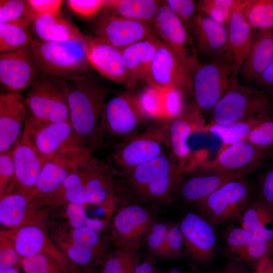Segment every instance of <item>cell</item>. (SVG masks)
Returning <instances> with one entry per match:
<instances>
[{
	"mask_svg": "<svg viewBox=\"0 0 273 273\" xmlns=\"http://www.w3.org/2000/svg\"><path fill=\"white\" fill-rule=\"evenodd\" d=\"M112 173L106 164L92 156L45 199L56 208L69 203L109 205L114 201L117 189Z\"/></svg>",
	"mask_w": 273,
	"mask_h": 273,
	"instance_id": "6da1fadb",
	"label": "cell"
},
{
	"mask_svg": "<svg viewBox=\"0 0 273 273\" xmlns=\"http://www.w3.org/2000/svg\"><path fill=\"white\" fill-rule=\"evenodd\" d=\"M239 73L230 50L215 58L199 60L193 69L188 90V110L203 115L210 112L219 100L238 83Z\"/></svg>",
	"mask_w": 273,
	"mask_h": 273,
	"instance_id": "7a4b0ae2",
	"label": "cell"
},
{
	"mask_svg": "<svg viewBox=\"0 0 273 273\" xmlns=\"http://www.w3.org/2000/svg\"><path fill=\"white\" fill-rule=\"evenodd\" d=\"M67 81L69 120L77 134L92 152L100 148L104 143L100 123L107 92L89 75Z\"/></svg>",
	"mask_w": 273,
	"mask_h": 273,
	"instance_id": "3957f363",
	"label": "cell"
},
{
	"mask_svg": "<svg viewBox=\"0 0 273 273\" xmlns=\"http://www.w3.org/2000/svg\"><path fill=\"white\" fill-rule=\"evenodd\" d=\"M184 173L170 151L122 175L134 197L144 202L164 203L171 201Z\"/></svg>",
	"mask_w": 273,
	"mask_h": 273,
	"instance_id": "277c9868",
	"label": "cell"
},
{
	"mask_svg": "<svg viewBox=\"0 0 273 273\" xmlns=\"http://www.w3.org/2000/svg\"><path fill=\"white\" fill-rule=\"evenodd\" d=\"M84 35L80 38L47 41L31 35L29 47L42 74L73 80L88 76Z\"/></svg>",
	"mask_w": 273,
	"mask_h": 273,
	"instance_id": "5b68a950",
	"label": "cell"
},
{
	"mask_svg": "<svg viewBox=\"0 0 273 273\" xmlns=\"http://www.w3.org/2000/svg\"><path fill=\"white\" fill-rule=\"evenodd\" d=\"M47 230L58 249L83 269L95 268L110 251L109 240L102 233L89 229L71 227L65 220H54Z\"/></svg>",
	"mask_w": 273,
	"mask_h": 273,
	"instance_id": "8992f818",
	"label": "cell"
},
{
	"mask_svg": "<svg viewBox=\"0 0 273 273\" xmlns=\"http://www.w3.org/2000/svg\"><path fill=\"white\" fill-rule=\"evenodd\" d=\"M25 124L42 125L69 120L68 87L66 79L42 74L26 93Z\"/></svg>",
	"mask_w": 273,
	"mask_h": 273,
	"instance_id": "52a82bcc",
	"label": "cell"
},
{
	"mask_svg": "<svg viewBox=\"0 0 273 273\" xmlns=\"http://www.w3.org/2000/svg\"><path fill=\"white\" fill-rule=\"evenodd\" d=\"M268 91L238 83L210 112L208 124L227 125L256 117L273 116Z\"/></svg>",
	"mask_w": 273,
	"mask_h": 273,
	"instance_id": "ba28073f",
	"label": "cell"
},
{
	"mask_svg": "<svg viewBox=\"0 0 273 273\" xmlns=\"http://www.w3.org/2000/svg\"><path fill=\"white\" fill-rule=\"evenodd\" d=\"M168 121L160 118L150 123L142 132L122 142L111 156L121 174L167 152Z\"/></svg>",
	"mask_w": 273,
	"mask_h": 273,
	"instance_id": "9c48e42d",
	"label": "cell"
},
{
	"mask_svg": "<svg viewBox=\"0 0 273 273\" xmlns=\"http://www.w3.org/2000/svg\"><path fill=\"white\" fill-rule=\"evenodd\" d=\"M250 184L242 177L232 180L196 203L202 216L212 225L242 216L251 201Z\"/></svg>",
	"mask_w": 273,
	"mask_h": 273,
	"instance_id": "30bf717a",
	"label": "cell"
},
{
	"mask_svg": "<svg viewBox=\"0 0 273 273\" xmlns=\"http://www.w3.org/2000/svg\"><path fill=\"white\" fill-rule=\"evenodd\" d=\"M147 118L139 95L120 94L106 102L102 113L101 129L104 138L124 142L137 134Z\"/></svg>",
	"mask_w": 273,
	"mask_h": 273,
	"instance_id": "8fae6325",
	"label": "cell"
},
{
	"mask_svg": "<svg viewBox=\"0 0 273 273\" xmlns=\"http://www.w3.org/2000/svg\"><path fill=\"white\" fill-rule=\"evenodd\" d=\"M56 208L31 192H12L0 197V222L8 229L37 225L48 227L55 220Z\"/></svg>",
	"mask_w": 273,
	"mask_h": 273,
	"instance_id": "7c38bea8",
	"label": "cell"
},
{
	"mask_svg": "<svg viewBox=\"0 0 273 273\" xmlns=\"http://www.w3.org/2000/svg\"><path fill=\"white\" fill-rule=\"evenodd\" d=\"M152 24L159 39L192 74L199 61L192 38L184 24L164 2Z\"/></svg>",
	"mask_w": 273,
	"mask_h": 273,
	"instance_id": "4fadbf2b",
	"label": "cell"
},
{
	"mask_svg": "<svg viewBox=\"0 0 273 273\" xmlns=\"http://www.w3.org/2000/svg\"><path fill=\"white\" fill-rule=\"evenodd\" d=\"M92 156L90 150L83 147L63 151L48 160L31 192L34 199L44 198L56 191Z\"/></svg>",
	"mask_w": 273,
	"mask_h": 273,
	"instance_id": "5bb4252c",
	"label": "cell"
},
{
	"mask_svg": "<svg viewBox=\"0 0 273 273\" xmlns=\"http://www.w3.org/2000/svg\"><path fill=\"white\" fill-rule=\"evenodd\" d=\"M95 36L119 49L156 35L151 24L106 13L94 22Z\"/></svg>",
	"mask_w": 273,
	"mask_h": 273,
	"instance_id": "9a60e30c",
	"label": "cell"
},
{
	"mask_svg": "<svg viewBox=\"0 0 273 273\" xmlns=\"http://www.w3.org/2000/svg\"><path fill=\"white\" fill-rule=\"evenodd\" d=\"M261 165L231 171H209L193 167L185 172L176 193L185 201L197 203L226 183L246 176Z\"/></svg>",
	"mask_w": 273,
	"mask_h": 273,
	"instance_id": "2e32d148",
	"label": "cell"
},
{
	"mask_svg": "<svg viewBox=\"0 0 273 273\" xmlns=\"http://www.w3.org/2000/svg\"><path fill=\"white\" fill-rule=\"evenodd\" d=\"M24 130L29 136L45 163L63 151L87 148L75 131L69 120L42 125H30L25 124Z\"/></svg>",
	"mask_w": 273,
	"mask_h": 273,
	"instance_id": "e0dca14e",
	"label": "cell"
},
{
	"mask_svg": "<svg viewBox=\"0 0 273 273\" xmlns=\"http://www.w3.org/2000/svg\"><path fill=\"white\" fill-rule=\"evenodd\" d=\"M191 73L160 40L146 80L149 86L161 90L175 88L185 95Z\"/></svg>",
	"mask_w": 273,
	"mask_h": 273,
	"instance_id": "ac0fdd59",
	"label": "cell"
},
{
	"mask_svg": "<svg viewBox=\"0 0 273 273\" xmlns=\"http://www.w3.org/2000/svg\"><path fill=\"white\" fill-rule=\"evenodd\" d=\"M42 74L29 46L1 53V83L10 91L29 87Z\"/></svg>",
	"mask_w": 273,
	"mask_h": 273,
	"instance_id": "d6986e66",
	"label": "cell"
},
{
	"mask_svg": "<svg viewBox=\"0 0 273 273\" xmlns=\"http://www.w3.org/2000/svg\"><path fill=\"white\" fill-rule=\"evenodd\" d=\"M13 157L14 177L6 194L29 193L35 187L45 162L24 130L13 148Z\"/></svg>",
	"mask_w": 273,
	"mask_h": 273,
	"instance_id": "ffe728a7",
	"label": "cell"
},
{
	"mask_svg": "<svg viewBox=\"0 0 273 273\" xmlns=\"http://www.w3.org/2000/svg\"><path fill=\"white\" fill-rule=\"evenodd\" d=\"M272 152V149L261 148L244 140L221 148L213 160H203L193 167L215 171L237 170L253 165L263 164Z\"/></svg>",
	"mask_w": 273,
	"mask_h": 273,
	"instance_id": "44dd1931",
	"label": "cell"
},
{
	"mask_svg": "<svg viewBox=\"0 0 273 273\" xmlns=\"http://www.w3.org/2000/svg\"><path fill=\"white\" fill-rule=\"evenodd\" d=\"M87 57L94 68L106 78L128 87L133 86L120 49L93 36L84 35Z\"/></svg>",
	"mask_w": 273,
	"mask_h": 273,
	"instance_id": "7402d4cb",
	"label": "cell"
},
{
	"mask_svg": "<svg viewBox=\"0 0 273 273\" xmlns=\"http://www.w3.org/2000/svg\"><path fill=\"white\" fill-rule=\"evenodd\" d=\"M213 226L204 217L192 212H188L180 222L184 245L198 262H208L214 256L216 237Z\"/></svg>",
	"mask_w": 273,
	"mask_h": 273,
	"instance_id": "603a6c76",
	"label": "cell"
},
{
	"mask_svg": "<svg viewBox=\"0 0 273 273\" xmlns=\"http://www.w3.org/2000/svg\"><path fill=\"white\" fill-rule=\"evenodd\" d=\"M197 55L204 61L210 60L222 53L228 46L226 24L218 23L197 13L189 29Z\"/></svg>",
	"mask_w": 273,
	"mask_h": 273,
	"instance_id": "cb8c5ba5",
	"label": "cell"
},
{
	"mask_svg": "<svg viewBox=\"0 0 273 273\" xmlns=\"http://www.w3.org/2000/svg\"><path fill=\"white\" fill-rule=\"evenodd\" d=\"M27 115L25 100L18 92L0 96V153L12 149L22 133Z\"/></svg>",
	"mask_w": 273,
	"mask_h": 273,
	"instance_id": "d4e9b609",
	"label": "cell"
},
{
	"mask_svg": "<svg viewBox=\"0 0 273 273\" xmlns=\"http://www.w3.org/2000/svg\"><path fill=\"white\" fill-rule=\"evenodd\" d=\"M168 136L170 151L185 173L190 166L191 151L188 140L195 131L205 125L203 115L188 109L168 119Z\"/></svg>",
	"mask_w": 273,
	"mask_h": 273,
	"instance_id": "484cf974",
	"label": "cell"
},
{
	"mask_svg": "<svg viewBox=\"0 0 273 273\" xmlns=\"http://www.w3.org/2000/svg\"><path fill=\"white\" fill-rule=\"evenodd\" d=\"M148 211L138 204L126 206L113 217L111 224V240L116 247L141 243L151 224Z\"/></svg>",
	"mask_w": 273,
	"mask_h": 273,
	"instance_id": "4316f807",
	"label": "cell"
},
{
	"mask_svg": "<svg viewBox=\"0 0 273 273\" xmlns=\"http://www.w3.org/2000/svg\"><path fill=\"white\" fill-rule=\"evenodd\" d=\"M3 232L11 240L22 258L46 254L64 263L68 261L66 256L51 239L46 226L30 225Z\"/></svg>",
	"mask_w": 273,
	"mask_h": 273,
	"instance_id": "83f0119b",
	"label": "cell"
},
{
	"mask_svg": "<svg viewBox=\"0 0 273 273\" xmlns=\"http://www.w3.org/2000/svg\"><path fill=\"white\" fill-rule=\"evenodd\" d=\"M225 24L228 35V47L239 75L256 32L243 15L242 1L233 0L228 10Z\"/></svg>",
	"mask_w": 273,
	"mask_h": 273,
	"instance_id": "f1b7e54d",
	"label": "cell"
},
{
	"mask_svg": "<svg viewBox=\"0 0 273 273\" xmlns=\"http://www.w3.org/2000/svg\"><path fill=\"white\" fill-rule=\"evenodd\" d=\"M273 63V28L256 31L239 75L245 81L259 77Z\"/></svg>",
	"mask_w": 273,
	"mask_h": 273,
	"instance_id": "f546056e",
	"label": "cell"
},
{
	"mask_svg": "<svg viewBox=\"0 0 273 273\" xmlns=\"http://www.w3.org/2000/svg\"><path fill=\"white\" fill-rule=\"evenodd\" d=\"M159 41L156 34L120 49L133 86L138 81H146Z\"/></svg>",
	"mask_w": 273,
	"mask_h": 273,
	"instance_id": "4dcf8cb0",
	"label": "cell"
},
{
	"mask_svg": "<svg viewBox=\"0 0 273 273\" xmlns=\"http://www.w3.org/2000/svg\"><path fill=\"white\" fill-rule=\"evenodd\" d=\"M31 33L43 41H55L74 39L83 36L77 27L59 13L38 15L30 27Z\"/></svg>",
	"mask_w": 273,
	"mask_h": 273,
	"instance_id": "1f68e13d",
	"label": "cell"
},
{
	"mask_svg": "<svg viewBox=\"0 0 273 273\" xmlns=\"http://www.w3.org/2000/svg\"><path fill=\"white\" fill-rule=\"evenodd\" d=\"M241 217V227L273 244L272 208L259 201L252 202Z\"/></svg>",
	"mask_w": 273,
	"mask_h": 273,
	"instance_id": "d6a6232c",
	"label": "cell"
},
{
	"mask_svg": "<svg viewBox=\"0 0 273 273\" xmlns=\"http://www.w3.org/2000/svg\"><path fill=\"white\" fill-rule=\"evenodd\" d=\"M162 2L155 0H105L103 9L130 19L152 23Z\"/></svg>",
	"mask_w": 273,
	"mask_h": 273,
	"instance_id": "836d02e7",
	"label": "cell"
},
{
	"mask_svg": "<svg viewBox=\"0 0 273 273\" xmlns=\"http://www.w3.org/2000/svg\"><path fill=\"white\" fill-rule=\"evenodd\" d=\"M141 243L123 245L110 251L99 266V273H134L140 262Z\"/></svg>",
	"mask_w": 273,
	"mask_h": 273,
	"instance_id": "e575fe53",
	"label": "cell"
},
{
	"mask_svg": "<svg viewBox=\"0 0 273 273\" xmlns=\"http://www.w3.org/2000/svg\"><path fill=\"white\" fill-rule=\"evenodd\" d=\"M32 20L25 16L13 22L0 23V52H7L28 47Z\"/></svg>",
	"mask_w": 273,
	"mask_h": 273,
	"instance_id": "d590c367",
	"label": "cell"
},
{
	"mask_svg": "<svg viewBox=\"0 0 273 273\" xmlns=\"http://www.w3.org/2000/svg\"><path fill=\"white\" fill-rule=\"evenodd\" d=\"M272 116L253 118L227 125L207 124L201 131L217 136L224 148L240 141L246 140L252 129L264 119Z\"/></svg>",
	"mask_w": 273,
	"mask_h": 273,
	"instance_id": "8d00e7d4",
	"label": "cell"
},
{
	"mask_svg": "<svg viewBox=\"0 0 273 273\" xmlns=\"http://www.w3.org/2000/svg\"><path fill=\"white\" fill-rule=\"evenodd\" d=\"M242 11L254 29L273 28V0L242 1Z\"/></svg>",
	"mask_w": 273,
	"mask_h": 273,
	"instance_id": "74e56055",
	"label": "cell"
},
{
	"mask_svg": "<svg viewBox=\"0 0 273 273\" xmlns=\"http://www.w3.org/2000/svg\"><path fill=\"white\" fill-rule=\"evenodd\" d=\"M86 204L67 203L63 206L62 217L72 228H87L102 233L107 226V220L91 218L85 211Z\"/></svg>",
	"mask_w": 273,
	"mask_h": 273,
	"instance_id": "f35d334b",
	"label": "cell"
},
{
	"mask_svg": "<svg viewBox=\"0 0 273 273\" xmlns=\"http://www.w3.org/2000/svg\"><path fill=\"white\" fill-rule=\"evenodd\" d=\"M20 266L24 273H68L67 263L46 254L23 258Z\"/></svg>",
	"mask_w": 273,
	"mask_h": 273,
	"instance_id": "ab89813d",
	"label": "cell"
},
{
	"mask_svg": "<svg viewBox=\"0 0 273 273\" xmlns=\"http://www.w3.org/2000/svg\"><path fill=\"white\" fill-rule=\"evenodd\" d=\"M25 16L30 18L32 21L37 16L28 1H0V23L13 22Z\"/></svg>",
	"mask_w": 273,
	"mask_h": 273,
	"instance_id": "60d3db41",
	"label": "cell"
},
{
	"mask_svg": "<svg viewBox=\"0 0 273 273\" xmlns=\"http://www.w3.org/2000/svg\"><path fill=\"white\" fill-rule=\"evenodd\" d=\"M170 225L162 222L151 223L145 233V243L153 256L163 258Z\"/></svg>",
	"mask_w": 273,
	"mask_h": 273,
	"instance_id": "b9f144b4",
	"label": "cell"
},
{
	"mask_svg": "<svg viewBox=\"0 0 273 273\" xmlns=\"http://www.w3.org/2000/svg\"><path fill=\"white\" fill-rule=\"evenodd\" d=\"M273 244L253 236L251 241L236 259L240 261L256 262L270 256Z\"/></svg>",
	"mask_w": 273,
	"mask_h": 273,
	"instance_id": "7bdbcfd3",
	"label": "cell"
},
{
	"mask_svg": "<svg viewBox=\"0 0 273 273\" xmlns=\"http://www.w3.org/2000/svg\"><path fill=\"white\" fill-rule=\"evenodd\" d=\"M233 0H200L197 2V13L225 24L229 7Z\"/></svg>",
	"mask_w": 273,
	"mask_h": 273,
	"instance_id": "ee69618b",
	"label": "cell"
},
{
	"mask_svg": "<svg viewBox=\"0 0 273 273\" xmlns=\"http://www.w3.org/2000/svg\"><path fill=\"white\" fill-rule=\"evenodd\" d=\"M139 97L143 109L149 117L164 118L162 90L149 86L139 95Z\"/></svg>",
	"mask_w": 273,
	"mask_h": 273,
	"instance_id": "f6af8a7d",
	"label": "cell"
},
{
	"mask_svg": "<svg viewBox=\"0 0 273 273\" xmlns=\"http://www.w3.org/2000/svg\"><path fill=\"white\" fill-rule=\"evenodd\" d=\"M253 145L266 149L273 147V116L259 123L251 131L246 140Z\"/></svg>",
	"mask_w": 273,
	"mask_h": 273,
	"instance_id": "bcb514c9",
	"label": "cell"
},
{
	"mask_svg": "<svg viewBox=\"0 0 273 273\" xmlns=\"http://www.w3.org/2000/svg\"><path fill=\"white\" fill-rule=\"evenodd\" d=\"M164 2L189 32L191 23L197 13V2L192 0H166Z\"/></svg>",
	"mask_w": 273,
	"mask_h": 273,
	"instance_id": "7dc6e473",
	"label": "cell"
},
{
	"mask_svg": "<svg viewBox=\"0 0 273 273\" xmlns=\"http://www.w3.org/2000/svg\"><path fill=\"white\" fill-rule=\"evenodd\" d=\"M22 257L18 254L9 237L0 232V268L20 267Z\"/></svg>",
	"mask_w": 273,
	"mask_h": 273,
	"instance_id": "c3c4849f",
	"label": "cell"
},
{
	"mask_svg": "<svg viewBox=\"0 0 273 273\" xmlns=\"http://www.w3.org/2000/svg\"><path fill=\"white\" fill-rule=\"evenodd\" d=\"M14 177L13 149L0 153V197L10 187Z\"/></svg>",
	"mask_w": 273,
	"mask_h": 273,
	"instance_id": "681fc988",
	"label": "cell"
},
{
	"mask_svg": "<svg viewBox=\"0 0 273 273\" xmlns=\"http://www.w3.org/2000/svg\"><path fill=\"white\" fill-rule=\"evenodd\" d=\"M183 244L184 238L179 225H170L163 258L172 259L177 258L180 254Z\"/></svg>",
	"mask_w": 273,
	"mask_h": 273,
	"instance_id": "f907efd6",
	"label": "cell"
},
{
	"mask_svg": "<svg viewBox=\"0 0 273 273\" xmlns=\"http://www.w3.org/2000/svg\"><path fill=\"white\" fill-rule=\"evenodd\" d=\"M253 237V235L242 227L230 231L227 236V245L235 259L249 244Z\"/></svg>",
	"mask_w": 273,
	"mask_h": 273,
	"instance_id": "816d5d0a",
	"label": "cell"
},
{
	"mask_svg": "<svg viewBox=\"0 0 273 273\" xmlns=\"http://www.w3.org/2000/svg\"><path fill=\"white\" fill-rule=\"evenodd\" d=\"M67 2L75 13L84 17H92L104 8L105 0H69Z\"/></svg>",
	"mask_w": 273,
	"mask_h": 273,
	"instance_id": "f5cc1de1",
	"label": "cell"
},
{
	"mask_svg": "<svg viewBox=\"0 0 273 273\" xmlns=\"http://www.w3.org/2000/svg\"><path fill=\"white\" fill-rule=\"evenodd\" d=\"M258 194V201L273 208V166L261 178Z\"/></svg>",
	"mask_w": 273,
	"mask_h": 273,
	"instance_id": "db71d44e",
	"label": "cell"
},
{
	"mask_svg": "<svg viewBox=\"0 0 273 273\" xmlns=\"http://www.w3.org/2000/svg\"><path fill=\"white\" fill-rule=\"evenodd\" d=\"M28 2L37 16L59 13L62 3L60 0H29Z\"/></svg>",
	"mask_w": 273,
	"mask_h": 273,
	"instance_id": "11a10c76",
	"label": "cell"
},
{
	"mask_svg": "<svg viewBox=\"0 0 273 273\" xmlns=\"http://www.w3.org/2000/svg\"><path fill=\"white\" fill-rule=\"evenodd\" d=\"M258 88L268 92L273 90V63L253 81Z\"/></svg>",
	"mask_w": 273,
	"mask_h": 273,
	"instance_id": "9f6ffc18",
	"label": "cell"
},
{
	"mask_svg": "<svg viewBox=\"0 0 273 273\" xmlns=\"http://www.w3.org/2000/svg\"><path fill=\"white\" fill-rule=\"evenodd\" d=\"M254 273H273V258L270 256L259 261Z\"/></svg>",
	"mask_w": 273,
	"mask_h": 273,
	"instance_id": "6f0895ef",
	"label": "cell"
},
{
	"mask_svg": "<svg viewBox=\"0 0 273 273\" xmlns=\"http://www.w3.org/2000/svg\"><path fill=\"white\" fill-rule=\"evenodd\" d=\"M134 273H157L153 263L149 260L140 261L136 266Z\"/></svg>",
	"mask_w": 273,
	"mask_h": 273,
	"instance_id": "680465c9",
	"label": "cell"
},
{
	"mask_svg": "<svg viewBox=\"0 0 273 273\" xmlns=\"http://www.w3.org/2000/svg\"><path fill=\"white\" fill-rule=\"evenodd\" d=\"M67 266L68 273H99L96 268L83 269L68 259Z\"/></svg>",
	"mask_w": 273,
	"mask_h": 273,
	"instance_id": "91938a15",
	"label": "cell"
},
{
	"mask_svg": "<svg viewBox=\"0 0 273 273\" xmlns=\"http://www.w3.org/2000/svg\"><path fill=\"white\" fill-rule=\"evenodd\" d=\"M19 267H15L10 268H0V273H20Z\"/></svg>",
	"mask_w": 273,
	"mask_h": 273,
	"instance_id": "94428289",
	"label": "cell"
},
{
	"mask_svg": "<svg viewBox=\"0 0 273 273\" xmlns=\"http://www.w3.org/2000/svg\"><path fill=\"white\" fill-rule=\"evenodd\" d=\"M168 273H185V272L178 269H173L170 270Z\"/></svg>",
	"mask_w": 273,
	"mask_h": 273,
	"instance_id": "6125c7cd",
	"label": "cell"
}]
</instances>
